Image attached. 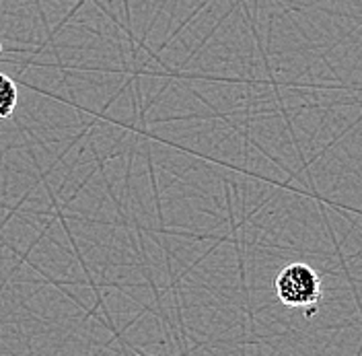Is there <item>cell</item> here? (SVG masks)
Wrapping results in <instances>:
<instances>
[{"label": "cell", "mask_w": 362, "mask_h": 356, "mask_svg": "<svg viewBox=\"0 0 362 356\" xmlns=\"http://www.w3.org/2000/svg\"><path fill=\"white\" fill-rule=\"evenodd\" d=\"M276 297L282 305L293 307V309H305V315L311 317L317 311V303L321 301V276L317 270L303 264V262H293L284 266L276 280H274Z\"/></svg>", "instance_id": "6da1fadb"}, {"label": "cell", "mask_w": 362, "mask_h": 356, "mask_svg": "<svg viewBox=\"0 0 362 356\" xmlns=\"http://www.w3.org/2000/svg\"><path fill=\"white\" fill-rule=\"evenodd\" d=\"M17 103H19L17 83L8 74L0 72V120L13 117V113L17 110Z\"/></svg>", "instance_id": "7a4b0ae2"}, {"label": "cell", "mask_w": 362, "mask_h": 356, "mask_svg": "<svg viewBox=\"0 0 362 356\" xmlns=\"http://www.w3.org/2000/svg\"><path fill=\"white\" fill-rule=\"evenodd\" d=\"M0 56H2V40H0Z\"/></svg>", "instance_id": "3957f363"}]
</instances>
